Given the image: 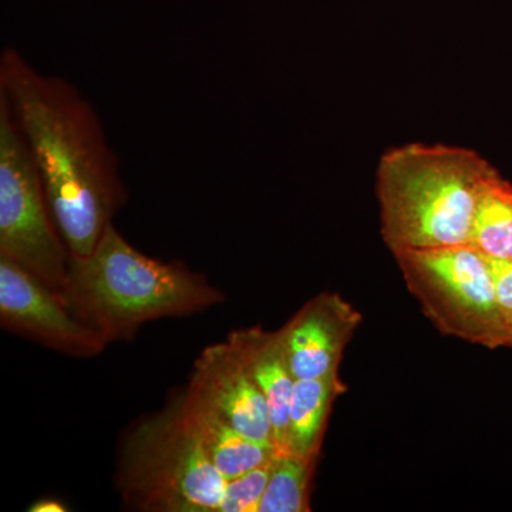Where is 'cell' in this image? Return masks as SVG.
<instances>
[{
  "label": "cell",
  "instance_id": "1",
  "mask_svg": "<svg viewBox=\"0 0 512 512\" xmlns=\"http://www.w3.org/2000/svg\"><path fill=\"white\" fill-rule=\"evenodd\" d=\"M0 94L28 144L70 255L92 254L127 201L99 114L74 84L40 72L13 47L0 56Z\"/></svg>",
  "mask_w": 512,
  "mask_h": 512
},
{
  "label": "cell",
  "instance_id": "2",
  "mask_svg": "<svg viewBox=\"0 0 512 512\" xmlns=\"http://www.w3.org/2000/svg\"><path fill=\"white\" fill-rule=\"evenodd\" d=\"M60 298L107 342L133 338L150 320L187 316L224 302V293L181 262L134 248L113 224L92 254L70 255Z\"/></svg>",
  "mask_w": 512,
  "mask_h": 512
},
{
  "label": "cell",
  "instance_id": "3",
  "mask_svg": "<svg viewBox=\"0 0 512 512\" xmlns=\"http://www.w3.org/2000/svg\"><path fill=\"white\" fill-rule=\"evenodd\" d=\"M497 173L468 148L412 143L387 151L376 173L384 244L393 255L470 244L478 200Z\"/></svg>",
  "mask_w": 512,
  "mask_h": 512
},
{
  "label": "cell",
  "instance_id": "4",
  "mask_svg": "<svg viewBox=\"0 0 512 512\" xmlns=\"http://www.w3.org/2000/svg\"><path fill=\"white\" fill-rule=\"evenodd\" d=\"M227 481L188 420L181 394L138 421L121 444L117 487L133 510L220 512Z\"/></svg>",
  "mask_w": 512,
  "mask_h": 512
},
{
  "label": "cell",
  "instance_id": "5",
  "mask_svg": "<svg viewBox=\"0 0 512 512\" xmlns=\"http://www.w3.org/2000/svg\"><path fill=\"white\" fill-rule=\"evenodd\" d=\"M404 284L443 335L487 349L512 348L495 295L490 259L473 245L394 255Z\"/></svg>",
  "mask_w": 512,
  "mask_h": 512
},
{
  "label": "cell",
  "instance_id": "6",
  "mask_svg": "<svg viewBox=\"0 0 512 512\" xmlns=\"http://www.w3.org/2000/svg\"><path fill=\"white\" fill-rule=\"evenodd\" d=\"M0 256L60 293L70 251L50 210L42 177L0 94Z\"/></svg>",
  "mask_w": 512,
  "mask_h": 512
},
{
  "label": "cell",
  "instance_id": "7",
  "mask_svg": "<svg viewBox=\"0 0 512 512\" xmlns=\"http://www.w3.org/2000/svg\"><path fill=\"white\" fill-rule=\"evenodd\" d=\"M0 320L3 328L64 355L93 357L109 345L70 312L59 293L5 256H0Z\"/></svg>",
  "mask_w": 512,
  "mask_h": 512
},
{
  "label": "cell",
  "instance_id": "8",
  "mask_svg": "<svg viewBox=\"0 0 512 512\" xmlns=\"http://www.w3.org/2000/svg\"><path fill=\"white\" fill-rule=\"evenodd\" d=\"M187 390L217 410L248 439L275 447L265 396L228 340L202 350Z\"/></svg>",
  "mask_w": 512,
  "mask_h": 512
},
{
  "label": "cell",
  "instance_id": "9",
  "mask_svg": "<svg viewBox=\"0 0 512 512\" xmlns=\"http://www.w3.org/2000/svg\"><path fill=\"white\" fill-rule=\"evenodd\" d=\"M362 323L352 303L335 292H320L279 329L296 380L338 372L343 352Z\"/></svg>",
  "mask_w": 512,
  "mask_h": 512
},
{
  "label": "cell",
  "instance_id": "10",
  "mask_svg": "<svg viewBox=\"0 0 512 512\" xmlns=\"http://www.w3.org/2000/svg\"><path fill=\"white\" fill-rule=\"evenodd\" d=\"M227 340L237 350L249 375L264 394L274 427L276 451L284 453L289 404L296 379L289 365L281 332H268L261 326H252L235 330Z\"/></svg>",
  "mask_w": 512,
  "mask_h": 512
},
{
  "label": "cell",
  "instance_id": "11",
  "mask_svg": "<svg viewBox=\"0 0 512 512\" xmlns=\"http://www.w3.org/2000/svg\"><path fill=\"white\" fill-rule=\"evenodd\" d=\"M181 399L208 457L227 480L264 466L275 457V447L248 439L190 390L181 393Z\"/></svg>",
  "mask_w": 512,
  "mask_h": 512
},
{
  "label": "cell",
  "instance_id": "12",
  "mask_svg": "<svg viewBox=\"0 0 512 512\" xmlns=\"http://www.w3.org/2000/svg\"><path fill=\"white\" fill-rule=\"evenodd\" d=\"M345 390L339 370L322 377L296 380L289 404L285 451L319 457L333 403Z\"/></svg>",
  "mask_w": 512,
  "mask_h": 512
},
{
  "label": "cell",
  "instance_id": "13",
  "mask_svg": "<svg viewBox=\"0 0 512 512\" xmlns=\"http://www.w3.org/2000/svg\"><path fill=\"white\" fill-rule=\"evenodd\" d=\"M470 245L488 259H512V184L500 173L478 200Z\"/></svg>",
  "mask_w": 512,
  "mask_h": 512
},
{
  "label": "cell",
  "instance_id": "14",
  "mask_svg": "<svg viewBox=\"0 0 512 512\" xmlns=\"http://www.w3.org/2000/svg\"><path fill=\"white\" fill-rule=\"evenodd\" d=\"M316 463L318 457L276 451L258 512L311 511V485Z\"/></svg>",
  "mask_w": 512,
  "mask_h": 512
},
{
  "label": "cell",
  "instance_id": "15",
  "mask_svg": "<svg viewBox=\"0 0 512 512\" xmlns=\"http://www.w3.org/2000/svg\"><path fill=\"white\" fill-rule=\"evenodd\" d=\"M272 461L274 458L264 466L229 478L225 485L220 512H258L259 503L271 476Z\"/></svg>",
  "mask_w": 512,
  "mask_h": 512
},
{
  "label": "cell",
  "instance_id": "16",
  "mask_svg": "<svg viewBox=\"0 0 512 512\" xmlns=\"http://www.w3.org/2000/svg\"><path fill=\"white\" fill-rule=\"evenodd\" d=\"M498 306L512 332V259H490Z\"/></svg>",
  "mask_w": 512,
  "mask_h": 512
},
{
  "label": "cell",
  "instance_id": "17",
  "mask_svg": "<svg viewBox=\"0 0 512 512\" xmlns=\"http://www.w3.org/2000/svg\"><path fill=\"white\" fill-rule=\"evenodd\" d=\"M32 512H62L66 511V507L56 500H40L30 507Z\"/></svg>",
  "mask_w": 512,
  "mask_h": 512
}]
</instances>
